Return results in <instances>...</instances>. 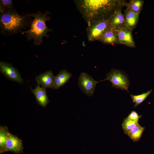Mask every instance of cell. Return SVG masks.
<instances>
[{
    "label": "cell",
    "instance_id": "cell-1",
    "mask_svg": "<svg viewBox=\"0 0 154 154\" xmlns=\"http://www.w3.org/2000/svg\"><path fill=\"white\" fill-rule=\"evenodd\" d=\"M123 0H77V8L87 23L94 20L110 19Z\"/></svg>",
    "mask_w": 154,
    "mask_h": 154
},
{
    "label": "cell",
    "instance_id": "cell-2",
    "mask_svg": "<svg viewBox=\"0 0 154 154\" xmlns=\"http://www.w3.org/2000/svg\"><path fill=\"white\" fill-rule=\"evenodd\" d=\"M0 13V31L4 35L16 34L30 26L32 17L30 13L21 15L15 9L4 10Z\"/></svg>",
    "mask_w": 154,
    "mask_h": 154
},
{
    "label": "cell",
    "instance_id": "cell-3",
    "mask_svg": "<svg viewBox=\"0 0 154 154\" xmlns=\"http://www.w3.org/2000/svg\"><path fill=\"white\" fill-rule=\"evenodd\" d=\"M48 12L46 11L43 13L39 11L37 13H30L32 19L29 29L25 31L21 32L25 34L28 40H33V44L38 45L43 42L42 38H48L47 34L51 31L52 29L48 28L46 24L47 16Z\"/></svg>",
    "mask_w": 154,
    "mask_h": 154
},
{
    "label": "cell",
    "instance_id": "cell-4",
    "mask_svg": "<svg viewBox=\"0 0 154 154\" xmlns=\"http://www.w3.org/2000/svg\"><path fill=\"white\" fill-rule=\"evenodd\" d=\"M110 18L93 21L87 23L88 26L86 30L89 41L99 40L104 32L111 26Z\"/></svg>",
    "mask_w": 154,
    "mask_h": 154
},
{
    "label": "cell",
    "instance_id": "cell-5",
    "mask_svg": "<svg viewBox=\"0 0 154 154\" xmlns=\"http://www.w3.org/2000/svg\"><path fill=\"white\" fill-rule=\"evenodd\" d=\"M106 78L100 81L108 80L112 84V87L126 90L129 93L128 88L130 81L128 77L125 73L121 70L112 68L107 74Z\"/></svg>",
    "mask_w": 154,
    "mask_h": 154
},
{
    "label": "cell",
    "instance_id": "cell-6",
    "mask_svg": "<svg viewBox=\"0 0 154 154\" xmlns=\"http://www.w3.org/2000/svg\"><path fill=\"white\" fill-rule=\"evenodd\" d=\"M100 82L96 81L88 74L82 72L78 77V85L80 89L86 95L92 96L94 93L96 84Z\"/></svg>",
    "mask_w": 154,
    "mask_h": 154
},
{
    "label": "cell",
    "instance_id": "cell-7",
    "mask_svg": "<svg viewBox=\"0 0 154 154\" xmlns=\"http://www.w3.org/2000/svg\"><path fill=\"white\" fill-rule=\"evenodd\" d=\"M0 71L7 79L22 84L23 82L20 72L11 63L0 61Z\"/></svg>",
    "mask_w": 154,
    "mask_h": 154
},
{
    "label": "cell",
    "instance_id": "cell-8",
    "mask_svg": "<svg viewBox=\"0 0 154 154\" xmlns=\"http://www.w3.org/2000/svg\"><path fill=\"white\" fill-rule=\"evenodd\" d=\"M23 148L22 140L10 133L6 141V152L10 151L19 154L23 153Z\"/></svg>",
    "mask_w": 154,
    "mask_h": 154
},
{
    "label": "cell",
    "instance_id": "cell-9",
    "mask_svg": "<svg viewBox=\"0 0 154 154\" xmlns=\"http://www.w3.org/2000/svg\"><path fill=\"white\" fill-rule=\"evenodd\" d=\"M119 44H122L130 48H135V44L134 40L132 30L126 27L117 29Z\"/></svg>",
    "mask_w": 154,
    "mask_h": 154
},
{
    "label": "cell",
    "instance_id": "cell-10",
    "mask_svg": "<svg viewBox=\"0 0 154 154\" xmlns=\"http://www.w3.org/2000/svg\"><path fill=\"white\" fill-rule=\"evenodd\" d=\"M125 1L116 9L110 18L111 26L116 29L125 27L123 15L122 12V8L124 6Z\"/></svg>",
    "mask_w": 154,
    "mask_h": 154
},
{
    "label": "cell",
    "instance_id": "cell-11",
    "mask_svg": "<svg viewBox=\"0 0 154 154\" xmlns=\"http://www.w3.org/2000/svg\"><path fill=\"white\" fill-rule=\"evenodd\" d=\"M55 76L52 71L49 70L35 77V80L38 85H41L42 87L46 89L50 88L52 89Z\"/></svg>",
    "mask_w": 154,
    "mask_h": 154
},
{
    "label": "cell",
    "instance_id": "cell-12",
    "mask_svg": "<svg viewBox=\"0 0 154 154\" xmlns=\"http://www.w3.org/2000/svg\"><path fill=\"white\" fill-rule=\"evenodd\" d=\"M98 41L106 44H119L117 29L111 26L104 32Z\"/></svg>",
    "mask_w": 154,
    "mask_h": 154
},
{
    "label": "cell",
    "instance_id": "cell-13",
    "mask_svg": "<svg viewBox=\"0 0 154 154\" xmlns=\"http://www.w3.org/2000/svg\"><path fill=\"white\" fill-rule=\"evenodd\" d=\"M31 91L35 95L37 102L38 105L43 108H44L49 103V100L47 96L46 89L41 87L37 84L34 89H33L29 86Z\"/></svg>",
    "mask_w": 154,
    "mask_h": 154
},
{
    "label": "cell",
    "instance_id": "cell-14",
    "mask_svg": "<svg viewBox=\"0 0 154 154\" xmlns=\"http://www.w3.org/2000/svg\"><path fill=\"white\" fill-rule=\"evenodd\" d=\"M140 13L128 8L124 10L123 15L125 27L132 30L135 29L138 22Z\"/></svg>",
    "mask_w": 154,
    "mask_h": 154
},
{
    "label": "cell",
    "instance_id": "cell-15",
    "mask_svg": "<svg viewBox=\"0 0 154 154\" xmlns=\"http://www.w3.org/2000/svg\"><path fill=\"white\" fill-rule=\"evenodd\" d=\"M72 76L71 73L66 70H60L59 73L55 76L52 89H57L64 86Z\"/></svg>",
    "mask_w": 154,
    "mask_h": 154
},
{
    "label": "cell",
    "instance_id": "cell-16",
    "mask_svg": "<svg viewBox=\"0 0 154 154\" xmlns=\"http://www.w3.org/2000/svg\"><path fill=\"white\" fill-rule=\"evenodd\" d=\"M8 128L5 126H0V153L6 152V143L7 137L10 133Z\"/></svg>",
    "mask_w": 154,
    "mask_h": 154
},
{
    "label": "cell",
    "instance_id": "cell-17",
    "mask_svg": "<svg viewBox=\"0 0 154 154\" xmlns=\"http://www.w3.org/2000/svg\"><path fill=\"white\" fill-rule=\"evenodd\" d=\"M144 1L142 0H131L128 3L125 1L124 6L134 12L140 13L143 9Z\"/></svg>",
    "mask_w": 154,
    "mask_h": 154
},
{
    "label": "cell",
    "instance_id": "cell-18",
    "mask_svg": "<svg viewBox=\"0 0 154 154\" xmlns=\"http://www.w3.org/2000/svg\"><path fill=\"white\" fill-rule=\"evenodd\" d=\"M145 128L138 124L134 127L127 135L134 142L138 141L141 137Z\"/></svg>",
    "mask_w": 154,
    "mask_h": 154
},
{
    "label": "cell",
    "instance_id": "cell-19",
    "mask_svg": "<svg viewBox=\"0 0 154 154\" xmlns=\"http://www.w3.org/2000/svg\"><path fill=\"white\" fill-rule=\"evenodd\" d=\"M138 124V121H132L127 117L125 118L122 124V127L124 133L128 135L132 129Z\"/></svg>",
    "mask_w": 154,
    "mask_h": 154
},
{
    "label": "cell",
    "instance_id": "cell-20",
    "mask_svg": "<svg viewBox=\"0 0 154 154\" xmlns=\"http://www.w3.org/2000/svg\"><path fill=\"white\" fill-rule=\"evenodd\" d=\"M152 91V90H151L144 93L137 95L131 94L130 96L132 99L133 102L135 103L134 108H135L138 105L142 103L151 94Z\"/></svg>",
    "mask_w": 154,
    "mask_h": 154
},
{
    "label": "cell",
    "instance_id": "cell-21",
    "mask_svg": "<svg viewBox=\"0 0 154 154\" xmlns=\"http://www.w3.org/2000/svg\"><path fill=\"white\" fill-rule=\"evenodd\" d=\"M0 13L6 10L14 9L13 1L11 0H1L0 1Z\"/></svg>",
    "mask_w": 154,
    "mask_h": 154
},
{
    "label": "cell",
    "instance_id": "cell-22",
    "mask_svg": "<svg viewBox=\"0 0 154 154\" xmlns=\"http://www.w3.org/2000/svg\"><path fill=\"white\" fill-rule=\"evenodd\" d=\"M141 116V115H139L135 111H132L129 114L127 117L132 121H139Z\"/></svg>",
    "mask_w": 154,
    "mask_h": 154
}]
</instances>
